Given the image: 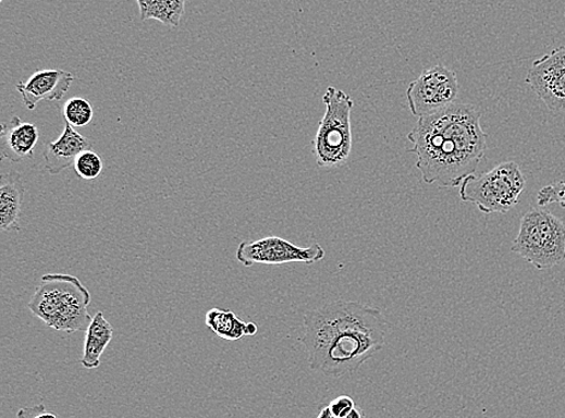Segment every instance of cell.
<instances>
[{
	"label": "cell",
	"mask_w": 565,
	"mask_h": 418,
	"mask_svg": "<svg viewBox=\"0 0 565 418\" xmlns=\"http://www.w3.org/2000/svg\"><path fill=\"white\" fill-rule=\"evenodd\" d=\"M324 116L314 139V155L320 168L345 165L353 151L352 112L354 100L344 90L328 87L323 96Z\"/></svg>",
	"instance_id": "obj_4"
},
{
	"label": "cell",
	"mask_w": 565,
	"mask_h": 418,
	"mask_svg": "<svg viewBox=\"0 0 565 418\" xmlns=\"http://www.w3.org/2000/svg\"><path fill=\"white\" fill-rule=\"evenodd\" d=\"M103 161L98 153L86 150L76 157L74 171L78 177L95 180L103 172Z\"/></svg>",
	"instance_id": "obj_18"
},
{
	"label": "cell",
	"mask_w": 565,
	"mask_h": 418,
	"mask_svg": "<svg viewBox=\"0 0 565 418\" xmlns=\"http://www.w3.org/2000/svg\"><path fill=\"white\" fill-rule=\"evenodd\" d=\"M93 148L83 134L76 132L71 123L64 121V131L58 140L45 145V165L51 175H59L74 165L76 157Z\"/></svg>",
	"instance_id": "obj_12"
},
{
	"label": "cell",
	"mask_w": 565,
	"mask_h": 418,
	"mask_svg": "<svg viewBox=\"0 0 565 418\" xmlns=\"http://www.w3.org/2000/svg\"><path fill=\"white\" fill-rule=\"evenodd\" d=\"M90 295L76 276L47 274L28 303V309L58 332H86L90 321Z\"/></svg>",
	"instance_id": "obj_3"
},
{
	"label": "cell",
	"mask_w": 565,
	"mask_h": 418,
	"mask_svg": "<svg viewBox=\"0 0 565 418\" xmlns=\"http://www.w3.org/2000/svg\"><path fill=\"white\" fill-rule=\"evenodd\" d=\"M75 76L62 70L37 71L28 81L16 85L22 101L34 110L42 100H61L70 90Z\"/></svg>",
	"instance_id": "obj_10"
},
{
	"label": "cell",
	"mask_w": 565,
	"mask_h": 418,
	"mask_svg": "<svg viewBox=\"0 0 565 418\" xmlns=\"http://www.w3.org/2000/svg\"><path fill=\"white\" fill-rule=\"evenodd\" d=\"M19 418H40V417H56L54 414L50 413L45 408V405H36L33 408L21 409L17 413Z\"/></svg>",
	"instance_id": "obj_21"
},
{
	"label": "cell",
	"mask_w": 565,
	"mask_h": 418,
	"mask_svg": "<svg viewBox=\"0 0 565 418\" xmlns=\"http://www.w3.org/2000/svg\"><path fill=\"white\" fill-rule=\"evenodd\" d=\"M365 414L356 409V404L348 395H341L331 404L324 406L318 415L319 418H360Z\"/></svg>",
	"instance_id": "obj_19"
},
{
	"label": "cell",
	"mask_w": 565,
	"mask_h": 418,
	"mask_svg": "<svg viewBox=\"0 0 565 418\" xmlns=\"http://www.w3.org/2000/svg\"><path fill=\"white\" fill-rule=\"evenodd\" d=\"M321 245L300 247L279 236H267L256 242H244L238 246L235 257L245 267L255 265L284 266L291 263L315 265L324 258Z\"/></svg>",
	"instance_id": "obj_8"
},
{
	"label": "cell",
	"mask_w": 565,
	"mask_h": 418,
	"mask_svg": "<svg viewBox=\"0 0 565 418\" xmlns=\"http://www.w3.org/2000/svg\"><path fill=\"white\" fill-rule=\"evenodd\" d=\"M85 333L82 365L87 370H95L100 367V357L114 336V329L105 318L103 312L98 311Z\"/></svg>",
	"instance_id": "obj_14"
},
{
	"label": "cell",
	"mask_w": 565,
	"mask_h": 418,
	"mask_svg": "<svg viewBox=\"0 0 565 418\" xmlns=\"http://www.w3.org/2000/svg\"><path fill=\"white\" fill-rule=\"evenodd\" d=\"M459 90L458 78L443 64L425 70L406 89L412 114L422 118L455 103Z\"/></svg>",
	"instance_id": "obj_7"
},
{
	"label": "cell",
	"mask_w": 565,
	"mask_h": 418,
	"mask_svg": "<svg viewBox=\"0 0 565 418\" xmlns=\"http://www.w3.org/2000/svg\"><path fill=\"white\" fill-rule=\"evenodd\" d=\"M512 251L539 270L565 261V224L541 207L524 214Z\"/></svg>",
	"instance_id": "obj_5"
},
{
	"label": "cell",
	"mask_w": 565,
	"mask_h": 418,
	"mask_svg": "<svg viewBox=\"0 0 565 418\" xmlns=\"http://www.w3.org/2000/svg\"><path fill=\"white\" fill-rule=\"evenodd\" d=\"M25 198V186L16 172L0 177V229L10 231L17 224L22 202Z\"/></svg>",
	"instance_id": "obj_13"
},
{
	"label": "cell",
	"mask_w": 565,
	"mask_h": 418,
	"mask_svg": "<svg viewBox=\"0 0 565 418\" xmlns=\"http://www.w3.org/2000/svg\"><path fill=\"white\" fill-rule=\"evenodd\" d=\"M408 139L425 183L438 188L460 186L477 172L488 146L481 112L460 103L418 118Z\"/></svg>",
	"instance_id": "obj_2"
},
{
	"label": "cell",
	"mask_w": 565,
	"mask_h": 418,
	"mask_svg": "<svg viewBox=\"0 0 565 418\" xmlns=\"http://www.w3.org/2000/svg\"><path fill=\"white\" fill-rule=\"evenodd\" d=\"M526 83L550 111L565 114V47L552 50L535 61Z\"/></svg>",
	"instance_id": "obj_9"
},
{
	"label": "cell",
	"mask_w": 565,
	"mask_h": 418,
	"mask_svg": "<svg viewBox=\"0 0 565 418\" xmlns=\"http://www.w3.org/2000/svg\"><path fill=\"white\" fill-rule=\"evenodd\" d=\"M142 21L156 20L176 28L185 13L186 0H137Z\"/></svg>",
	"instance_id": "obj_15"
},
{
	"label": "cell",
	"mask_w": 565,
	"mask_h": 418,
	"mask_svg": "<svg viewBox=\"0 0 565 418\" xmlns=\"http://www.w3.org/2000/svg\"><path fill=\"white\" fill-rule=\"evenodd\" d=\"M64 121L71 123L74 128L86 127L94 119V108L89 101L82 97H74L66 100L63 108Z\"/></svg>",
	"instance_id": "obj_17"
},
{
	"label": "cell",
	"mask_w": 565,
	"mask_h": 418,
	"mask_svg": "<svg viewBox=\"0 0 565 418\" xmlns=\"http://www.w3.org/2000/svg\"><path fill=\"white\" fill-rule=\"evenodd\" d=\"M309 367L328 378L352 376L385 346L388 321L379 309L335 300L304 315Z\"/></svg>",
	"instance_id": "obj_1"
},
{
	"label": "cell",
	"mask_w": 565,
	"mask_h": 418,
	"mask_svg": "<svg viewBox=\"0 0 565 418\" xmlns=\"http://www.w3.org/2000/svg\"><path fill=\"white\" fill-rule=\"evenodd\" d=\"M206 323L214 334L228 342H236L246 336L247 322L232 310L211 309L207 312Z\"/></svg>",
	"instance_id": "obj_16"
},
{
	"label": "cell",
	"mask_w": 565,
	"mask_h": 418,
	"mask_svg": "<svg viewBox=\"0 0 565 418\" xmlns=\"http://www.w3.org/2000/svg\"><path fill=\"white\" fill-rule=\"evenodd\" d=\"M39 137L40 133L36 124L22 122L19 116H13L9 122L2 123L0 149H2L3 158L13 163L32 158Z\"/></svg>",
	"instance_id": "obj_11"
},
{
	"label": "cell",
	"mask_w": 565,
	"mask_h": 418,
	"mask_svg": "<svg viewBox=\"0 0 565 418\" xmlns=\"http://www.w3.org/2000/svg\"><path fill=\"white\" fill-rule=\"evenodd\" d=\"M537 201L538 207L541 208L557 202V205L565 209V181H558V183L542 187L538 192Z\"/></svg>",
	"instance_id": "obj_20"
},
{
	"label": "cell",
	"mask_w": 565,
	"mask_h": 418,
	"mask_svg": "<svg viewBox=\"0 0 565 418\" xmlns=\"http://www.w3.org/2000/svg\"><path fill=\"white\" fill-rule=\"evenodd\" d=\"M526 188V179L515 162H503L488 173L463 180L459 197L483 213H506L517 206Z\"/></svg>",
	"instance_id": "obj_6"
}]
</instances>
